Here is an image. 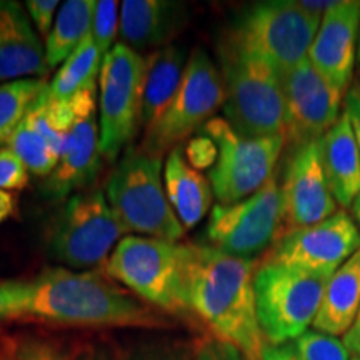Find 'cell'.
I'll list each match as a JSON object with an SVG mask.
<instances>
[{
	"instance_id": "cell-1",
	"label": "cell",
	"mask_w": 360,
	"mask_h": 360,
	"mask_svg": "<svg viewBox=\"0 0 360 360\" xmlns=\"http://www.w3.org/2000/svg\"><path fill=\"white\" fill-rule=\"evenodd\" d=\"M255 260L224 254L210 245L186 244V300L215 339L240 350L247 360H262L265 339L255 309Z\"/></svg>"
},
{
	"instance_id": "cell-2",
	"label": "cell",
	"mask_w": 360,
	"mask_h": 360,
	"mask_svg": "<svg viewBox=\"0 0 360 360\" xmlns=\"http://www.w3.org/2000/svg\"><path fill=\"white\" fill-rule=\"evenodd\" d=\"M67 326L154 327L162 321L114 283L90 272L45 269L30 281L29 314Z\"/></svg>"
},
{
	"instance_id": "cell-3",
	"label": "cell",
	"mask_w": 360,
	"mask_h": 360,
	"mask_svg": "<svg viewBox=\"0 0 360 360\" xmlns=\"http://www.w3.org/2000/svg\"><path fill=\"white\" fill-rule=\"evenodd\" d=\"M105 197L124 233L177 242L186 229L170 207L162 159L142 147H129L107 182Z\"/></svg>"
},
{
	"instance_id": "cell-4",
	"label": "cell",
	"mask_w": 360,
	"mask_h": 360,
	"mask_svg": "<svg viewBox=\"0 0 360 360\" xmlns=\"http://www.w3.org/2000/svg\"><path fill=\"white\" fill-rule=\"evenodd\" d=\"M323 13L304 2L269 0L245 7L224 37L285 75L307 58Z\"/></svg>"
},
{
	"instance_id": "cell-5",
	"label": "cell",
	"mask_w": 360,
	"mask_h": 360,
	"mask_svg": "<svg viewBox=\"0 0 360 360\" xmlns=\"http://www.w3.org/2000/svg\"><path fill=\"white\" fill-rule=\"evenodd\" d=\"M219 60L225 85V120L247 137L283 135L281 75L227 37L219 44Z\"/></svg>"
},
{
	"instance_id": "cell-6",
	"label": "cell",
	"mask_w": 360,
	"mask_h": 360,
	"mask_svg": "<svg viewBox=\"0 0 360 360\" xmlns=\"http://www.w3.org/2000/svg\"><path fill=\"white\" fill-rule=\"evenodd\" d=\"M327 281L328 277L290 265H259L254 276V294L265 344H289L314 326Z\"/></svg>"
},
{
	"instance_id": "cell-7",
	"label": "cell",
	"mask_w": 360,
	"mask_h": 360,
	"mask_svg": "<svg viewBox=\"0 0 360 360\" xmlns=\"http://www.w3.org/2000/svg\"><path fill=\"white\" fill-rule=\"evenodd\" d=\"M184 265L186 245L160 238L129 236L110 254L107 272L165 312L188 314Z\"/></svg>"
},
{
	"instance_id": "cell-8",
	"label": "cell",
	"mask_w": 360,
	"mask_h": 360,
	"mask_svg": "<svg viewBox=\"0 0 360 360\" xmlns=\"http://www.w3.org/2000/svg\"><path fill=\"white\" fill-rule=\"evenodd\" d=\"M217 146V162L209 180L219 204L244 200L276 175V165L285 147L283 135L247 137L222 117H214L200 129Z\"/></svg>"
},
{
	"instance_id": "cell-9",
	"label": "cell",
	"mask_w": 360,
	"mask_h": 360,
	"mask_svg": "<svg viewBox=\"0 0 360 360\" xmlns=\"http://www.w3.org/2000/svg\"><path fill=\"white\" fill-rule=\"evenodd\" d=\"M124 231L102 191L69 197L52 215L45 245L53 259L72 269H87L105 260Z\"/></svg>"
},
{
	"instance_id": "cell-10",
	"label": "cell",
	"mask_w": 360,
	"mask_h": 360,
	"mask_svg": "<svg viewBox=\"0 0 360 360\" xmlns=\"http://www.w3.org/2000/svg\"><path fill=\"white\" fill-rule=\"evenodd\" d=\"M224 103L225 85L219 67L204 49H193L174 101L164 115L146 130L141 147L162 159L214 119Z\"/></svg>"
},
{
	"instance_id": "cell-11",
	"label": "cell",
	"mask_w": 360,
	"mask_h": 360,
	"mask_svg": "<svg viewBox=\"0 0 360 360\" xmlns=\"http://www.w3.org/2000/svg\"><path fill=\"white\" fill-rule=\"evenodd\" d=\"M147 57L117 44L103 58L98 87L101 152L114 162L141 127Z\"/></svg>"
},
{
	"instance_id": "cell-12",
	"label": "cell",
	"mask_w": 360,
	"mask_h": 360,
	"mask_svg": "<svg viewBox=\"0 0 360 360\" xmlns=\"http://www.w3.org/2000/svg\"><path fill=\"white\" fill-rule=\"evenodd\" d=\"M283 202L276 175L244 200L217 204L205 236L210 247L232 257L254 260L282 233Z\"/></svg>"
},
{
	"instance_id": "cell-13",
	"label": "cell",
	"mask_w": 360,
	"mask_h": 360,
	"mask_svg": "<svg viewBox=\"0 0 360 360\" xmlns=\"http://www.w3.org/2000/svg\"><path fill=\"white\" fill-rule=\"evenodd\" d=\"M360 249V231L347 210L309 227L283 231L264 262L302 269L315 276L330 277Z\"/></svg>"
},
{
	"instance_id": "cell-14",
	"label": "cell",
	"mask_w": 360,
	"mask_h": 360,
	"mask_svg": "<svg viewBox=\"0 0 360 360\" xmlns=\"http://www.w3.org/2000/svg\"><path fill=\"white\" fill-rule=\"evenodd\" d=\"M283 137L294 150L319 142L340 119L342 94L307 58L282 75Z\"/></svg>"
},
{
	"instance_id": "cell-15",
	"label": "cell",
	"mask_w": 360,
	"mask_h": 360,
	"mask_svg": "<svg viewBox=\"0 0 360 360\" xmlns=\"http://www.w3.org/2000/svg\"><path fill=\"white\" fill-rule=\"evenodd\" d=\"M74 103L75 117L65 148L56 170L49 175L44 186V195L52 200H62L74 192H84V188L96 182L102 167L96 89L77 94Z\"/></svg>"
},
{
	"instance_id": "cell-16",
	"label": "cell",
	"mask_w": 360,
	"mask_h": 360,
	"mask_svg": "<svg viewBox=\"0 0 360 360\" xmlns=\"http://www.w3.org/2000/svg\"><path fill=\"white\" fill-rule=\"evenodd\" d=\"M281 192L285 225L283 231L309 227L337 212V202L323 174L319 142L305 143L290 150Z\"/></svg>"
},
{
	"instance_id": "cell-17",
	"label": "cell",
	"mask_w": 360,
	"mask_h": 360,
	"mask_svg": "<svg viewBox=\"0 0 360 360\" xmlns=\"http://www.w3.org/2000/svg\"><path fill=\"white\" fill-rule=\"evenodd\" d=\"M360 40V2L342 0L323 12L307 60L328 82L347 94Z\"/></svg>"
},
{
	"instance_id": "cell-18",
	"label": "cell",
	"mask_w": 360,
	"mask_h": 360,
	"mask_svg": "<svg viewBox=\"0 0 360 360\" xmlns=\"http://www.w3.org/2000/svg\"><path fill=\"white\" fill-rule=\"evenodd\" d=\"M51 67L29 17L12 0H0V82L44 79Z\"/></svg>"
},
{
	"instance_id": "cell-19",
	"label": "cell",
	"mask_w": 360,
	"mask_h": 360,
	"mask_svg": "<svg viewBox=\"0 0 360 360\" xmlns=\"http://www.w3.org/2000/svg\"><path fill=\"white\" fill-rule=\"evenodd\" d=\"M187 24V8L167 0H124L120 37L135 52L167 47Z\"/></svg>"
},
{
	"instance_id": "cell-20",
	"label": "cell",
	"mask_w": 360,
	"mask_h": 360,
	"mask_svg": "<svg viewBox=\"0 0 360 360\" xmlns=\"http://www.w3.org/2000/svg\"><path fill=\"white\" fill-rule=\"evenodd\" d=\"M319 146L323 174L337 205L352 207L360 195V150L345 112Z\"/></svg>"
},
{
	"instance_id": "cell-21",
	"label": "cell",
	"mask_w": 360,
	"mask_h": 360,
	"mask_svg": "<svg viewBox=\"0 0 360 360\" xmlns=\"http://www.w3.org/2000/svg\"><path fill=\"white\" fill-rule=\"evenodd\" d=\"M164 187L170 207L186 231L195 227L210 210L214 199L210 180L188 164L182 146L174 148L165 160Z\"/></svg>"
},
{
	"instance_id": "cell-22",
	"label": "cell",
	"mask_w": 360,
	"mask_h": 360,
	"mask_svg": "<svg viewBox=\"0 0 360 360\" xmlns=\"http://www.w3.org/2000/svg\"><path fill=\"white\" fill-rule=\"evenodd\" d=\"M360 309V249L328 277L314 321V328L327 335H345Z\"/></svg>"
},
{
	"instance_id": "cell-23",
	"label": "cell",
	"mask_w": 360,
	"mask_h": 360,
	"mask_svg": "<svg viewBox=\"0 0 360 360\" xmlns=\"http://www.w3.org/2000/svg\"><path fill=\"white\" fill-rule=\"evenodd\" d=\"M188 56L186 47L169 44L147 57V75L143 85L142 119L143 129H150L164 115L182 84Z\"/></svg>"
},
{
	"instance_id": "cell-24",
	"label": "cell",
	"mask_w": 360,
	"mask_h": 360,
	"mask_svg": "<svg viewBox=\"0 0 360 360\" xmlns=\"http://www.w3.org/2000/svg\"><path fill=\"white\" fill-rule=\"evenodd\" d=\"M96 4V0H67L60 7L56 24L45 40L49 67L64 64L90 34Z\"/></svg>"
},
{
	"instance_id": "cell-25",
	"label": "cell",
	"mask_w": 360,
	"mask_h": 360,
	"mask_svg": "<svg viewBox=\"0 0 360 360\" xmlns=\"http://www.w3.org/2000/svg\"><path fill=\"white\" fill-rule=\"evenodd\" d=\"M102 64L103 57L89 34L49 84L47 98L56 102L70 101L84 90L96 89Z\"/></svg>"
},
{
	"instance_id": "cell-26",
	"label": "cell",
	"mask_w": 360,
	"mask_h": 360,
	"mask_svg": "<svg viewBox=\"0 0 360 360\" xmlns=\"http://www.w3.org/2000/svg\"><path fill=\"white\" fill-rule=\"evenodd\" d=\"M49 84L45 79H19L0 85V148L8 146L13 132Z\"/></svg>"
},
{
	"instance_id": "cell-27",
	"label": "cell",
	"mask_w": 360,
	"mask_h": 360,
	"mask_svg": "<svg viewBox=\"0 0 360 360\" xmlns=\"http://www.w3.org/2000/svg\"><path fill=\"white\" fill-rule=\"evenodd\" d=\"M7 147L20 157L30 172L40 177H49L60 160L58 150L39 129L30 112L13 132Z\"/></svg>"
},
{
	"instance_id": "cell-28",
	"label": "cell",
	"mask_w": 360,
	"mask_h": 360,
	"mask_svg": "<svg viewBox=\"0 0 360 360\" xmlns=\"http://www.w3.org/2000/svg\"><path fill=\"white\" fill-rule=\"evenodd\" d=\"M294 347L302 360H352L344 342L317 330L300 335L294 340Z\"/></svg>"
},
{
	"instance_id": "cell-29",
	"label": "cell",
	"mask_w": 360,
	"mask_h": 360,
	"mask_svg": "<svg viewBox=\"0 0 360 360\" xmlns=\"http://www.w3.org/2000/svg\"><path fill=\"white\" fill-rule=\"evenodd\" d=\"M119 29V4L114 2V0H101V2H97L96 11H94L92 27H90V37L94 39L103 58L112 51V42H114Z\"/></svg>"
},
{
	"instance_id": "cell-30",
	"label": "cell",
	"mask_w": 360,
	"mask_h": 360,
	"mask_svg": "<svg viewBox=\"0 0 360 360\" xmlns=\"http://www.w3.org/2000/svg\"><path fill=\"white\" fill-rule=\"evenodd\" d=\"M30 282L0 281V321L29 314Z\"/></svg>"
},
{
	"instance_id": "cell-31",
	"label": "cell",
	"mask_w": 360,
	"mask_h": 360,
	"mask_svg": "<svg viewBox=\"0 0 360 360\" xmlns=\"http://www.w3.org/2000/svg\"><path fill=\"white\" fill-rule=\"evenodd\" d=\"M27 165L11 147L0 148V191H22L29 186Z\"/></svg>"
},
{
	"instance_id": "cell-32",
	"label": "cell",
	"mask_w": 360,
	"mask_h": 360,
	"mask_svg": "<svg viewBox=\"0 0 360 360\" xmlns=\"http://www.w3.org/2000/svg\"><path fill=\"white\" fill-rule=\"evenodd\" d=\"M184 154H186L187 162L193 169L200 170L207 167H214L215 162H217L219 150L214 141H210L207 135L200 134L199 137L188 141L186 148H184Z\"/></svg>"
},
{
	"instance_id": "cell-33",
	"label": "cell",
	"mask_w": 360,
	"mask_h": 360,
	"mask_svg": "<svg viewBox=\"0 0 360 360\" xmlns=\"http://www.w3.org/2000/svg\"><path fill=\"white\" fill-rule=\"evenodd\" d=\"M193 360H247V357L233 345L212 337L199 345Z\"/></svg>"
},
{
	"instance_id": "cell-34",
	"label": "cell",
	"mask_w": 360,
	"mask_h": 360,
	"mask_svg": "<svg viewBox=\"0 0 360 360\" xmlns=\"http://www.w3.org/2000/svg\"><path fill=\"white\" fill-rule=\"evenodd\" d=\"M25 6L30 13V19H32L35 27H37L39 34L47 39L52 30L53 15H56L57 7L60 4L57 0H29Z\"/></svg>"
},
{
	"instance_id": "cell-35",
	"label": "cell",
	"mask_w": 360,
	"mask_h": 360,
	"mask_svg": "<svg viewBox=\"0 0 360 360\" xmlns=\"http://www.w3.org/2000/svg\"><path fill=\"white\" fill-rule=\"evenodd\" d=\"M17 360H67L64 354L47 342H27L17 354Z\"/></svg>"
},
{
	"instance_id": "cell-36",
	"label": "cell",
	"mask_w": 360,
	"mask_h": 360,
	"mask_svg": "<svg viewBox=\"0 0 360 360\" xmlns=\"http://www.w3.org/2000/svg\"><path fill=\"white\" fill-rule=\"evenodd\" d=\"M344 112L349 117L350 127L360 150V84L349 87L344 101Z\"/></svg>"
},
{
	"instance_id": "cell-37",
	"label": "cell",
	"mask_w": 360,
	"mask_h": 360,
	"mask_svg": "<svg viewBox=\"0 0 360 360\" xmlns=\"http://www.w3.org/2000/svg\"><path fill=\"white\" fill-rule=\"evenodd\" d=\"M129 360H188V355L184 349L152 347L134 354Z\"/></svg>"
},
{
	"instance_id": "cell-38",
	"label": "cell",
	"mask_w": 360,
	"mask_h": 360,
	"mask_svg": "<svg viewBox=\"0 0 360 360\" xmlns=\"http://www.w3.org/2000/svg\"><path fill=\"white\" fill-rule=\"evenodd\" d=\"M262 360H302L297 354L294 344L269 345L265 344Z\"/></svg>"
},
{
	"instance_id": "cell-39",
	"label": "cell",
	"mask_w": 360,
	"mask_h": 360,
	"mask_svg": "<svg viewBox=\"0 0 360 360\" xmlns=\"http://www.w3.org/2000/svg\"><path fill=\"white\" fill-rule=\"evenodd\" d=\"M342 342H344V345L347 347L350 354H354L355 357H360V309H359L357 317H355V321L352 323V327L345 332Z\"/></svg>"
},
{
	"instance_id": "cell-40",
	"label": "cell",
	"mask_w": 360,
	"mask_h": 360,
	"mask_svg": "<svg viewBox=\"0 0 360 360\" xmlns=\"http://www.w3.org/2000/svg\"><path fill=\"white\" fill-rule=\"evenodd\" d=\"M17 212V197L12 192L0 191V224L12 217Z\"/></svg>"
},
{
	"instance_id": "cell-41",
	"label": "cell",
	"mask_w": 360,
	"mask_h": 360,
	"mask_svg": "<svg viewBox=\"0 0 360 360\" xmlns=\"http://www.w3.org/2000/svg\"><path fill=\"white\" fill-rule=\"evenodd\" d=\"M79 360H107V359L102 352H97V350H87V352L80 355Z\"/></svg>"
},
{
	"instance_id": "cell-42",
	"label": "cell",
	"mask_w": 360,
	"mask_h": 360,
	"mask_svg": "<svg viewBox=\"0 0 360 360\" xmlns=\"http://www.w3.org/2000/svg\"><path fill=\"white\" fill-rule=\"evenodd\" d=\"M350 209H352V217H354L355 224H357V227L360 231V195L354 200V204H352V207H350Z\"/></svg>"
},
{
	"instance_id": "cell-43",
	"label": "cell",
	"mask_w": 360,
	"mask_h": 360,
	"mask_svg": "<svg viewBox=\"0 0 360 360\" xmlns=\"http://www.w3.org/2000/svg\"><path fill=\"white\" fill-rule=\"evenodd\" d=\"M357 60H359V64H360V40H359V53H357Z\"/></svg>"
},
{
	"instance_id": "cell-44",
	"label": "cell",
	"mask_w": 360,
	"mask_h": 360,
	"mask_svg": "<svg viewBox=\"0 0 360 360\" xmlns=\"http://www.w3.org/2000/svg\"><path fill=\"white\" fill-rule=\"evenodd\" d=\"M6 360H17V359H13V355H8V357H7Z\"/></svg>"
},
{
	"instance_id": "cell-45",
	"label": "cell",
	"mask_w": 360,
	"mask_h": 360,
	"mask_svg": "<svg viewBox=\"0 0 360 360\" xmlns=\"http://www.w3.org/2000/svg\"><path fill=\"white\" fill-rule=\"evenodd\" d=\"M352 360H360V357H354Z\"/></svg>"
}]
</instances>
